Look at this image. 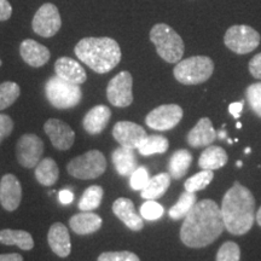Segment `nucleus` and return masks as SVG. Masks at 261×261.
Segmentation results:
<instances>
[{
    "instance_id": "42",
    "label": "nucleus",
    "mask_w": 261,
    "mask_h": 261,
    "mask_svg": "<svg viewBox=\"0 0 261 261\" xmlns=\"http://www.w3.org/2000/svg\"><path fill=\"white\" fill-rule=\"evenodd\" d=\"M243 106H244V102H234L232 104H230V107H228V112H230L231 115H232L234 119H240L241 116V113L243 112Z\"/></svg>"
},
{
    "instance_id": "34",
    "label": "nucleus",
    "mask_w": 261,
    "mask_h": 261,
    "mask_svg": "<svg viewBox=\"0 0 261 261\" xmlns=\"http://www.w3.org/2000/svg\"><path fill=\"white\" fill-rule=\"evenodd\" d=\"M246 98L250 109L261 119V83H255L248 86Z\"/></svg>"
},
{
    "instance_id": "1",
    "label": "nucleus",
    "mask_w": 261,
    "mask_h": 261,
    "mask_svg": "<svg viewBox=\"0 0 261 261\" xmlns=\"http://www.w3.org/2000/svg\"><path fill=\"white\" fill-rule=\"evenodd\" d=\"M225 228L220 207L213 200L196 202L184 218L180 240L189 248H203L218 240Z\"/></svg>"
},
{
    "instance_id": "35",
    "label": "nucleus",
    "mask_w": 261,
    "mask_h": 261,
    "mask_svg": "<svg viewBox=\"0 0 261 261\" xmlns=\"http://www.w3.org/2000/svg\"><path fill=\"white\" fill-rule=\"evenodd\" d=\"M241 249L237 243L225 242L217 253V261H240Z\"/></svg>"
},
{
    "instance_id": "19",
    "label": "nucleus",
    "mask_w": 261,
    "mask_h": 261,
    "mask_svg": "<svg viewBox=\"0 0 261 261\" xmlns=\"http://www.w3.org/2000/svg\"><path fill=\"white\" fill-rule=\"evenodd\" d=\"M215 139H217V132L208 117H202L198 120V122L188 133L187 137L188 144L192 148L210 146Z\"/></svg>"
},
{
    "instance_id": "2",
    "label": "nucleus",
    "mask_w": 261,
    "mask_h": 261,
    "mask_svg": "<svg viewBox=\"0 0 261 261\" xmlns=\"http://www.w3.org/2000/svg\"><path fill=\"white\" fill-rule=\"evenodd\" d=\"M220 211L228 232L246 234L255 220V198L249 189L236 181L223 197Z\"/></svg>"
},
{
    "instance_id": "12",
    "label": "nucleus",
    "mask_w": 261,
    "mask_h": 261,
    "mask_svg": "<svg viewBox=\"0 0 261 261\" xmlns=\"http://www.w3.org/2000/svg\"><path fill=\"white\" fill-rule=\"evenodd\" d=\"M44 152V143L35 135H23L16 145V158L24 168L37 167Z\"/></svg>"
},
{
    "instance_id": "49",
    "label": "nucleus",
    "mask_w": 261,
    "mask_h": 261,
    "mask_svg": "<svg viewBox=\"0 0 261 261\" xmlns=\"http://www.w3.org/2000/svg\"><path fill=\"white\" fill-rule=\"evenodd\" d=\"M236 127H237V128H241V127H242V123L237 122V123H236Z\"/></svg>"
},
{
    "instance_id": "26",
    "label": "nucleus",
    "mask_w": 261,
    "mask_h": 261,
    "mask_svg": "<svg viewBox=\"0 0 261 261\" xmlns=\"http://www.w3.org/2000/svg\"><path fill=\"white\" fill-rule=\"evenodd\" d=\"M0 243L5 246H17L22 250H31L34 247V240L32 234L22 230H6L0 231Z\"/></svg>"
},
{
    "instance_id": "22",
    "label": "nucleus",
    "mask_w": 261,
    "mask_h": 261,
    "mask_svg": "<svg viewBox=\"0 0 261 261\" xmlns=\"http://www.w3.org/2000/svg\"><path fill=\"white\" fill-rule=\"evenodd\" d=\"M103 220L99 215L91 213V212H83L75 214L69 220L71 230L77 234H91L98 231L102 226Z\"/></svg>"
},
{
    "instance_id": "44",
    "label": "nucleus",
    "mask_w": 261,
    "mask_h": 261,
    "mask_svg": "<svg viewBox=\"0 0 261 261\" xmlns=\"http://www.w3.org/2000/svg\"><path fill=\"white\" fill-rule=\"evenodd\" d=\"M0 261H23V257L17 253L0 254Z\"/></svg>"
},
{
    "instance_id": "20",
    "label": "nucleus",
    "mask_w": 261,
    "mask_h": 261,
    "mask_svg": "<svg viewBox=\"0 0 261 261\" xmlns=\"http://www.w3.org/2000/svg\"><path fill=\"white\" fill-rule=\"evenodd\" d=\"M47 241L52 252L61 257H67L71 252L70 236L68 228L62 223H55L47 233Z\"/></svg>"
},
{
    "instance_id": "43",
    "label": "nucleus",
    "mask_w": 261,
    "mask_h": 261,
    "mask_svg": "<svg viewBox=\"0 0 261 261\" xmlns=\"http://www.w3.org/2000/svg\"><path fill=\"white\" fill-rule=\"evenodd\" d=\"M58 198H60V202L63 204H69L74 200V195L69 189H64V190L60 191L58 194Z\"/></svg>"
},
{
    "instance_id": "17",
    "label": "nucleus",
    "mask_w": 261,
    "mask_h": 261,
    "mask_svg": "<svg viewBox=\"0 0 261 261\" xmlns=\"http://www.w3.org/2000/svg\"><path fill=\"white\" fill-rule=\"evenodd\" d=\"M113 212L129 230L140 231L144 227V220H143L142 215L136 213L135 204L129 198H117L113 204Z\"/></svg>"
},
{
    "instance_id": "25",
    "label": "nucleus",
    "mask_w": 261,
    "mask_h": 261,
    "mask_svg": "<svg viewBox=\"0 0 261 261\" xmlns=\"http://www.w3.org/2000/svg\"><path fill=\"white\" fill-rule=\"evenodd\" d=\"M171 179L172 177L169 173H160L155 177L150 178L146 187L140 190V196L144 200H158L168 190Z\"/></svg>"
},
{
    "instance_id": "41",
    "label": "nucleus",
    "mask_w": 261,
    "mask_h": 261,
    "mask_svg": "<svg viewBox=\"0 0 261 261\" xmlns=\"http://www.w3.org/2000/svg\"><path fill=\"white\" fill-rule=\"evenodd\" d=\"M12 15V6L9 0H0V22L8 21Z\"/></svg>"
},
{
    "instance_id": "33",
    "label": "nucleus",
    "mask_w": 261,
    "mask_h": 261,
    "mask_svg": "<svg viewBox=\"0 0 261 261\" xmlns=\"http://www.w3.org/2000/svg\"><path fill=\"white\" fill-rule=\"evenodd\" d=\"M21 89L16 83L5 81L0 84V110H4L16 102L19 97Z\"/></svg>"
},
{
    "instance_id": "3",
    "label": "nucleus",
    "mask_w": 261,
    "mask_h": 261,
    "mask_svg": "<svg viewBox=\"0 0 261 261\" xmlns=\"http://www.w3.org/2000/svg\"><path fill=\"white\" fill-rule=\"evenodd\" d=\"M79 60L98 74L113 70L121 61V48L112 38H84L75 46Z\"/></svg>"
},
{
    "instance_id": "21",
    "label": "nucleus",
    "mask_w": 261,
    "mask_h": 261,
    "mask_svg": "<svg viewBox=\"0 0 261 261\" xmlns=\"http://www.w3.org/2000/svg\"><path fill=\"white\" fill-rule=\"evenodd\" d=\"M112 117V112L106 106H96L86 114L83 120V126L89 135L96 136L103 132Z\"/></svg>"
},
{
    "instance_id": "6",
    "label": "nucleus",
    "mask_w": 261,
    "mask_h": 261,
    "mask_svg": "<svg viewBox=\"0 0 261 261\" xmlns=\"http://www.w3.org/2000/svg\"><path fill=\"white\" fill-rule=\"evenodd\" d=\"M45 94L52 107L57 109H70L83 99L80 85L68 83L61 77L52 76L45 85Z\"/></svg>"
},
{
    "instance_id": "45",
    "label": "nucleus",
    "mask_w": 261,
    "mask_h": 261,
    "mask_svg": "<svg viewBox=\"0 0 261 261\" xmlns=\"http://www.w3.org/2000/svg\"><path fill=\"white\" fill-rule=\"evenodd\" d=\"M255 219L257 221V225L261 227V207L259 208V211H257V213L255 214Z\"/></svg>"
},
{
    "instance_id": "8",
    "label": "nucleus",
    "mask_w": 261,
    "mask_h": 261,
    "mask_svg": "<svg viewBox=\"0 0 261 261\" xmlns=\"http://www.w3.org/2000/svg\"><path fill=\"white\" fill-rule=\"evenodd\" d=\"M260 41L259 33L246 24L232 25L227 29L224 37L226 47L237 55H246L254 51L259 46Z\"/></svg>"
},
{
    "instance_id": "24",
    "label": "nucleus",
    "mask_w": 261,
    "mask_h": 261,
    "mask_svg": "<svg viewBox=\"0 0 261 261\" xmlns=\"http://www.w3.org/2000/svg\"><path fill=\"white\" fill-rule=\"evenodd\" d=\"M228 156L226 151L221 146L210 145L207 149L203 150L201 154V158L198 160V166L202 169H210V171H215L224 167L227 163Z\"/></svg>"
},
{
    "instance_id": "39",
    "label": "nucleus",
    "mask_w": 261,
    "mask_h": 261,
    "mask_svg": "<svg viewBox=\"0 0 261 261\" xmlns=\"http://www.w3.org/2000/svg\"><path fill=\"white\" fill-rule=\"evenodd\" d=\"M12 129H14V121L11 117L5 114H0V143L11 135Z\"/></svg>"
},
{
    "instance_id": "5",
    "label": "nucleus",
    "mask_w": 261,
    "mask_h": 261,
    "mask_svg": "<svg viewBox=\"0 0 261 261\" xmlns=\"http://www.w3.org/2000/svg\"><path fill=\"white\" fill-rule=\"evenodd\" d=\"M214 63L207 56H194L179 61L173 69L175 80L182 85L205 83L213 75Z\"/></svg>"
},
{
    "instance_id": "30",
    "label": "nucleus",
    "mask_w": 261,
    "mask_h": 261,
    "mask_svg": "<svg viewBox=\"0 0 261 261\" xmlns=\"http://www.w3.org/2000/svg\"><path fill=\"white\" fill-rule=\"evenodd\" d=\"M169 142L163 136H148L138 146V151L143 156H150L154 154H165L168 150Z\"/></svg>"
},
{
    "instance_id": "46",
    "label": "nucleus",
    "mask_w": 261,
    "mask_h": 261,
    "mask_svg": "<svg viewBox=\"0 0 261 261\" xmlns=\"http://www.w3.org/2000/svg\"><path fill=\"white\" fill-rule=\"evenodd\" d=\"M218 136H219V138H220V139H227L226 130H225V129H221V130H219V133H218Z\"/></svg>"
},
{
    "instance_id": "16",
    "label": "nucleus",
    "mask_w": 261,
    "mask_h": 261,
    "mask_svg": "<svg viewBox=\"0 0 261 261\" xmlns=\"http://www.w3.org/2000/svg\"><path fill=\"white\" fill-rule=\"evenodd\" d=\"M19 54L23 61L33 68H40L50 60V50L33 39H25L19 45Z\"/></svg>"
},
{
    "instance_id": "23",
    "label": "nucleus",
    "mask_w": 261,
    "mask_h": 261,
    "mask_svg": "<svg viewBox=\"0 0 261 261\" xmlns=\"http://www.w3.org/2000/svg\"><path fill=\"white\" fill-rule=\"evenodd\" d=\"M112 158L116 172L121 177H130V174L138 168L133 149L123 148V146L117 148L115 151H113Z\"/></svg>"
},
{
    "instance_id": "37",
    "label": "nucleus",
    "mask_w": 261,
    "mask_h": 261,
    "mask_svg": "<svg viewBox=\"0 0 261 261\" xmlns=\"http://www.w3.org/2000/svg\"><path fill=\"white\" fill-rule=\"evenodd\" d=\"M149 172L145 167H138L130 174L129 184L133 190H143L149 181Z\"/></svg>"
},
{
    "instance_id": "31",
    "label": "nucleus",
    "mask_w": 261,
    "mask_h": 261,
    "mask_svg": "<svg viewBox=\"0 0 261 261\" xmlns=\"http://www.w3.org/2000/svg\"><path fill=\"white\" fill-rule=\"evenodd\" d=\"M104 190L99 185H91L84 191L79 202V208L83 212H91L97 210L102 203Z\"/></svg>"
},
{
    "instance_id": "9",
    "label": "nucleus",
    "mask_w": 261,
    "mask_h": 261,
    "mask_svg": "<svg viewBox=\"0 0 261 261\" xmlns=\"http://www.w3.org/2000/svg\"><path fill=\"white\" fill-rule=\"evenodd\" d=\"M62 27V19L57 6L52 3L41 5L35 12L32 21V28L35 34L42 38H52Z\"/></svg>"
},
{
    "instance_id": "38",
    "label": "nucleus",
    "mask_w": 261,
    "mask_h": 261,
    "mask_svg": "<svg viewBox=\"0 0 261 261\" xmlns=\"http://www.w3.org/2000/svg\"><path fill=\"white\" fill-rule=\"evenodd\" d=\"M97 261H140L132 252H106L102 253Z\"/></svg>"
},
{
    "instance_id": "50",
    "label": "nucleus",
    "mask_w": 261,
    "mask_h": 261,
    "mask_svg": "<svg viewBox=\"0 0 261 261\" xmlns=\"http://www.w3.org/2000/svg\"><path fill=\"white\" fill-rule=\"evenodd\" d=\"M0 65H2V60H0Z\"/></svg>"
},
{
    "instance_id": "28",
    "label": "nucleus",
    "mask_w": 261,
    "mask_h": 261,
    "mask_svg": "<svg viewBox=\"0 0 261 261\" xmlns=\"http://www.w3.org/2000/svg\"><path fill=\"white\" fill-rule=\"evenodd\" d=\"M58 166L55 160L46 158L41 160L35 167V178L44 187H52L58 180Z\"/></svg>"
},
{
    "instance_id": "18",
    "label": "nucleus",
    "mask_w": 261,
    "mask_h": 261,
    "mask_svg": "<svg viewBox=\"0 0 261 261\" xmlns=\"http://www.w3.org/2000/svg\"><path fill=\"white\" fill-rule=\"evenodd\" d=\"M55 71L58 77L71 84L81 85L87 79L86 71L79 62L69 57L58 58L55 63Z\"/></svg>"
},
{
    "instance_id": "11",
    "label": "nucleus",
    "mask_w": 261,
    "mask_h": 261,
    "mask_svg": "<svg viewBox=\"0 0 261 261\" xmlns=\"http://www.w3.org/2000/svg\"><path fill=\"white\" fill-rule=\"evenodd\" d=\"M182 115V109L177 104H163L146 115L145 123L152 129L169 130L180 122Z\"/></svg>"
},
{
    "instance_id": "36",
    "label": "nucleus",
    "mask_w": 261,
    "mask_h": 261,
    "mask_svg": "<svg viewBox=\"0 0 261 261\" xmlns=\"http://www.w3.org/2000/svg\"><path fill=\"white\" fill-rule=\"evenodd\" d=\"M163 213H165L163 207L155 200H148L140 207V215H142V218L149 221L160 219Z\"/></svg>"
},
{
    "instance_id": "27",
    "label": "nucleus",
    "mask_w": 261,
    "mask_h": 261,
    "mask_svg": "<svg viewBox=\"0 0 261 261\" xmlns=\"http://www.w3.org/2000/svg\"><path fill=\"white\" fill-rule=\"evenodd\" d=\"M192 162V155L189 150H177L171 156L168 163V171L172 178L180 179L187 174Z\"/></svg>"
},
{
    "instance_id": "7",
    "label": "nucleus",
    "mask_w": 261,
    "mask_h": 261,
    "mask_svg": "<svg viewBox=\"0 0 261 261\" xmlns=\"http://www.w3.org/2000/svg\"><path fill=\"white\" fill-rule=\"evenodd\" d=\"M107 169V160L98 150H90L77 156L68 163L67 171L71 177L83 180L96 179L103 174Z\"/></svg>"
},
{
    "instance_id": "32",
    "label": "nucleus",
    "mask_w": 261,
    "mask_h": 261,
    "mask_svg": "<svg viewBox=\"0 0 261 261\" xmlns=\"http://www.w3.org/2000/svg\"><path fill=\"white\" fill-rule=\"evenodd\" d=\"M213 178V171H210V169H202L201 172L196 173L195 175H192L191 178H189L188 180L185 181V191L197 192L200 190H203V189H205L211 184Z\"/></svg>"
},
{
    "instance_id": "15",
    "label": "nucleus",
    "mask_w": 261,
    "mask_h": 261,
    "mask_svg": "<svg viewBox=\"0 0 261 261\" xmlns=\"http://www.w3.org/2000/svg\"><path fill=\"white\" fill-rule=\"evenodd\" d=\"M22 200L21 182L14 174H5L0 181V203L8 212L18 208Z\"/></svg>"
},
{
    "instance_id": "14",
    "label": "nucleus",
    "mask_w": 261,
    "mask_h": 261,
    "mask_svg": "<svg viewBox=\"0 0 261 261\" xmlns=\"http://www.w3.org/2000/svg\"><path fill=\"white\" fill-rule=\"evenodd\" d=\"M45 133L58 150H69L74 144L75 133L71 127L58 119H50L44 125Z\"/></svg>"
},
{
    "instance_id": "48",
    "label": "nucleus",
    "mask_w": 261,
    "mask_h": 261,
    "mask_svg": "<svg viewBox=\"0 0 261 261\" xmlns=\"http://www.w3.org/2000/svg\"><path fill=\"white\" fill-rule=\"evenodd\" d=\"M236 166H237V167H242V166H243L242 161H237V162H236Z\"/></svg>"
},
{
    "instance_id": "29",
    "label": "nucleus",
    "mask_w": 261,
    "mask_h": 261,
    "mask_svg": "<svg viewBox=\"0 0 261 261\" xmlns=\"http://www.w3.org/2000/svg\"><path fill=\"white\" fill-rule=\"evenodd\" d=\"M196 202H197V196H196V192H189L185 191L182 192L173 207L169 210L168 215L169 218L173 220H180L184 219L187 217L189 212L191 211V208L194 207Z\"/></svg>"
},
{
    "instance_id": "4",
    "label": "nucleus",
    "mask_w": 261,
    "mask_h": 261,
    "mask_svg": "<svg viewBox=\"0 0 261 261\" xmlns=\"http://www.w3.org/2000/svg\"><path fill=\"white\" fill-rule=\"evenodd\" d=\"M150 40L155 45L159 56L167 63H178L184 56V41L168 24H155L150 31Z\"/></svg>"
},
{
    "instance_id": "47",
    "label": "nucleus",
    "mask_w": 261,
    "mask_h": 261,
    "mask_svg": "<svg viewBox=\"0 0 261 261\" xmlns=\"http://www.w3.org/2000/svg\"><path fill=\"white\" fill-rule=\"evenodd\" d=\"M250 151H252V149L246 148V150H244V154H250Z\"/></svg>"
},
{
    "instance_id": "10",
    "label": "nucleus",
    "mask_w": 261,
    "mask_h": 261,
    "mask_svg": "<svg viewBox=\"0 0 261 261\" xmlns=\"http://www.w3.org/2000/svg\"><path fill=\"white\" fill-rule=\"evenodd\" d=\"M133 77L129 71H121L109 81L107 97L110 104L117 108L129 107L133 102Z\"/></svg>"
},
{
    "instance_id": "40",
    "label": "nucleus",
    "mask_w": 261,
    "mask_h": 261,
    "mask_svg": "<svg viewBox=\"0 0 261 261\" xmlns=\"http://www.w3.org/2000/svg\"><path fill=\"white\" fill-rule=\"evenodd\" d=\"M249 71L255 79L261 80V52L254 56L249 62Z\"/></svg>"
},
{
    "instance_id": "13",
    "label": "nucleus",
    "mask_w": 261,
    "mask_h": 261,
    "mask_svg": "<svg viewBox=\"0 0 261 261\" xmlns=\"http://www.w3.org/2000/svg\"><path fill=\"white\" fill-rule=\"evenodd\" d=\"M114 138L120 145L128 149H138L142 142L148 137L146 130L142 126L130 121L117 122L113 128Z\"/></svg>"
}]
</instances>
